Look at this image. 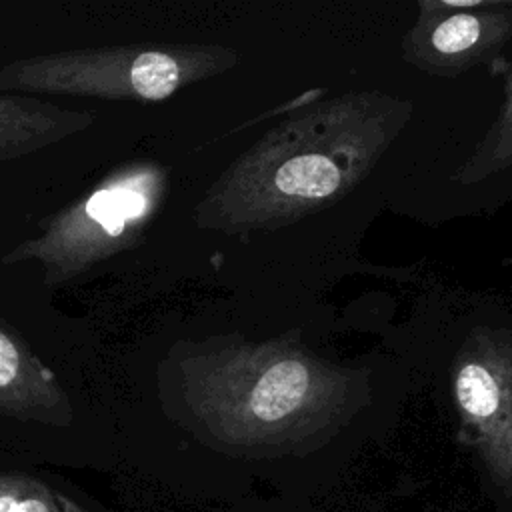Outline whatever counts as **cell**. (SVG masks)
<instances>
[{
  "mask_svg": "<svg viewBox=\"0 0 512 512\" xmlns=\"http://www.w3.org/2000/svg\"><path fill=\"white\" fill-rule=\"evenodd\" d=\"M200 56L162 48H90L26 58L0 70V88L156 102L200 74Z\"/></svg>",
  "mask_w": 512,
  "mask_h": 512,
  "instance_id": "cell-1",
  "label": "cell"
},
{
  "mask_svg": "<svg viewBox=\"0 0 512 512\" xmlns=\"http://www.w3.org/2000/svg\"><path fill=\"white\" fill-rule=\"evenodd\" d=\"M158 192L160 176L148 166L110 176L88 198L64 210L42 236L18 246L6 262L36 258L50 282L68 280L126 248L144 226Z\"/></svg>",
  "mask_w": 512,
  "mask_h": 512,
  "instance_id": "cell-2",
  "label": "cell"
},
{
  "mask_svg": "<svg viewBox=\"0 0 512 512\" xmlns=\"http://www.w3.org/2000/svg\"><path fill=\"white\" fill-rule=\"evenodd\" d=\"M0 416L48 430L52 440H66L76 422L68 396L54 376L0 328Z\"/></svg>",
  "mask_w": 512,
  "mask_h": 512,
  "instance_id": "cell-3",
  "label": "cell"
},
{
  "mask_svg": "<svg viewBox=\"0 0 512 512\" xmlns=\"http://www.w3.org/2000/svg\"><path fill=\"white\" fill-rule=\"evenodd\" d=\"M90 120V116L70 114L30 98H0V160L54 142Z\"/></svg>",
  "mask_w": 512,
  "mask_h": 512,
  "instance_id": "cell-4",
  "label": "cell"
},
{
  "mask_svg": "<svg viewBox=\"0 0 512 512\" xmlns=\"http://www.w3.org/2000/svg\"><path fill=\"white\" fill-rule=\"evenodd\" d=\"M344 182L346 168L340 160L306 148L284 156L270 172V190L274 196L294 206L328 200L342 190Z\"/></svg>",
  "mask_w": 512,
  "mask_h": 512,
  "instance_id": "cell-5",
  "label": "cell"
},
{
  "mask_svg": "<svg viewBox=\"0 0 512 512\" xmlns=\"http://www.w3.org/2000/svg\"><path fill=\"white\" fill-rule=\"evenodd\" d=\"M0 512H60L46 470L0 448Z\"/></svg>",
  "mask_w": 512,
  "mask_h": 512,
  "instance_id": "cell-6",
  "label": "cell"
},
{
  "mask_svg": "<svg viewBox=\"0 0 512 512\" xmlns=\"http://www.w3.org/2000/svg\"><path fill=\"white\" fill-rule=\"evenodd\" d=\"M482 36V20L476 14L458 12L444 18L430 36V42L438 54L456 56L468 52L478 44Z\"/></svg>",
  "mask_w": 512,
  "mask_h": 512,
  "instance_id": "cell-7",
  "label": "cell"
},
{
  "mask_svg": "<svg viewBox=\"0 0 512 512\" xmlns=\"http://www.w3.org/2000/svg\"><path fill=\"white\" fill-rule=\"evenodd\" d=\"M224 512H322L310 498L252 492L228 504Z\"/></svg>",
  "mask_w": 512,
  "mask_h": 512,
  "instance_id": "cell-8",
  "label": "cell"
},
{
  "mask_svg": "<svg viewBox=\"0 0 512 512\" xmlns=\"http://www.w3.org/2000/svg\"><path fill=\"white\" fill-rule=\"evenodd\" d=\"M46 476L60 512H114L106 504L84 492L80 486H76L72 480L48 470Z\"/></svg>",
  "mask_w": 512,
  "mask_h": 512,
  "instance_id": "cell-9",
  "label": "cell"
}]
</instances>
